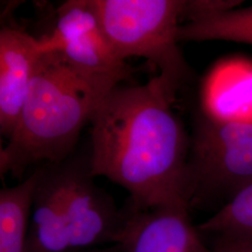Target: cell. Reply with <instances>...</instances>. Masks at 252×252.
I'll return each mask as SVG.
<instances>
[{
  "label": "cell",
  "mask_w": 252,
  "mask_h": 252,
  "mask_svg": "<svg viewBox=\"0 0 252 252\" xmlns=\"http://www.w3.org/2000/svg\"><path fill=\"white\" fill-rule=\"evenodd\" d=\"M114 245L122 252H210L191 225L189 207L139 208L127 201Z\"/></svg>",
  "instance_id": "7"
},
{
  "label": "cell",
  "mask_w": 252,
  "mask_h": 252,
  "mask_svg": "<svg viewBox=\"0 0 252 252\" xmlns=\"http://www.w3.org/2000/svg\"><path fill=\"white\" fill-rule=\"evenodd\" d=\"M39 39L43 54H61L102 98L131 77V66L110 43L92 0L63 3L53 32Z\"/></svg>",
  "instance_id": "5"
},
{
  "label": "cell",
  "mask_w": 252,
  "mask_h": 252,
  "mask_svg": "<svg viewBox=\"0 0 252 252\" xmlns=\"http://www.w3.org/2000/svg\"><path fill=\"white\" fill-rule=\"evenodd\" d=\"M43 54L39 38L15 27L0 31V132H14L36 63Z\"/></svg>",
  "instance_id": "8"
},
{
  "label": "cell",
  "mask_w": 252,
  "mask_h": 252,
  "mask_svg": "<svg viewBox=\"0 0 252 252\" xmlns=\"http://www.w3.org/2000/svg\"><path fill=\"white\" fill-rule=\"evenodd\" d=\"M162 81L120 85L91 120V172L126 189L139 208L189 207L190 140Z\"/></svg>",
  "instance_id": "1"
},
{
  "label": "cell",
  "mask_w": 252,
  "mask_h": 252,
  "mask_svg": "<svg viewBox=\"0 0 252 252\" xmlns=\"http://www.w3.org/2000/svg\"><path fill=\"white\" fill-rule=\"evenodd\" d=\"M103 99L61 54H42L14 132L1 148V176L22 178L30 166L68 159Z\"/></svg>",
  "instance_id": "2"
},
{
  "label": "cell",
  "mask_w": 252,
  "mask_h": 252,
  "mask_svg": "<svg viewBox=\"0 0 252 252\" xmlns=\"http://www.w3.org/2000/svg\"><path fill=\"white\" fill-rule=\"evenodd\" d=\"M196 229L217 236L252 238V182L238 190Z\"/></svg>",
  "instance_id": "12"
},
{
  "label": "cell",
  "mask_w": 252,
  "mask_h": 252,
  "mask_svg": "<svg viewBox=\"0 0 252 252\" xmlns=\"http://www.w3.org/2000/svg\"><path fill=\"white\" fill-rule=\"evenodd\" d=\"M63 206L71 250L114 245L123 223V210L96 185L86 160L69 157L60 162Z\"/></svg>",
  "instance_id": "6"
},
{
  "label": "cell",
  "mask_w": 252,
  "mask_h": 252,
  "mask_svg": "<svg viewBox=\"0 0 252 252\" xmlns=\"http://www.w3.org/2000/svg\"><path fill=\"white\" fill-rule=\"evenodd\" d=\"M252 182V122L221 120L199 112L188 159L189 206L226 202Z\"/></svg>",
  "instance_id": "4"
},
{
  "label": "cell",
  "mask_w": 252,
  "mask_h": 252,
  "mask_svg": "<svg viewBox=\"0 0 252 252\" xmlns=\"http://www.w3.org/2000/svg\"><path fill=\"white\" fill-rule=\"evenodd\" d=\"M40 166L26 252H67L71 248L63 210L60 163Z\"/></svg>",
  "instance_id": "9"
},
{
  "label": "cell",
  "mask_w": 252,
  "mask_h": 252,
  "mask_svg": "<svg viewBox=\"0 0 252 252\" xmlns=\"http://www.w3.org/2000/svg\"><path fill=\"white\" fill-rule=\"evenodd\" d=\"M178 40H224L252 45V6L194 16L179 27Z\"/></svg>",
  "instance_id": "11"
},
{
  "label": "cell",
  "mask_w": 252,
  "mask_h": 252,
  "mask_svg": "<svg viewBox=\"0 0 252 252\" xmlns=\"http://www.w3.org/2000/svg\"><path fill=\"white\" fill-rule=\"evenodd\" d=\"M210 252H252V238L219 235Z\"/></svg>",
  "instance_id": "13"
},
{
  "label": "cell",
  "mask_w": 252,
  "mask_h": 252,
  "mask_svg": "<svg viewBox=\"0 0 252 252\" xmlns=\"http://www.w3.org/2000/svg\"><path fill=\"white\" fill-rule=\"evenodd\" d=\"M41 173L37 166L17 185L0 190V252H26L32 207Z\"/></svg>",
  "instance_id": "10"
},
{
  "label": "cell",
  "mask_w": 252,
  "mask_h": 252,
  "mask_svg": "<svg viewBox=\"0 0 252 252\" xmlns=\"http://www.w3.org/2000/svg\"><path fill=\"white\" fill-rule=\"evenodd\" d=\"M67 252H122L117 245H110L107 248H95V249H89V250H71Z\"/></svg>",
  "instance_id": "14"
},
{
  "label": "cell",
  "mask_w": 252,
  "mask_h": 252,
  "mask_svg": "<svg viewBox=\"0 0 252 252\" xmlns=\"http://www.w3.org/2000/svg\"><path fill=\"white\" fill-rule=\"evenodd\" d=\"M101 25L120 57H141L160 73L167 94L176 100L178 91L191 78L179 48L181 0H92Z\"/></svg>",
  "instance_id": "3"
}]
</instances>
